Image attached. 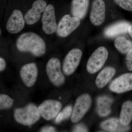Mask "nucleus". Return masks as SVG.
I'll list each match as a JSON object with an SVG mask.
<instances>
[{"label":"nucleus","mask_w":132,"mask_h":132,"mask_svg":"<svg viewBox=\"0 0 132 132\" xmlns=\"http://www.w3.org/2000/svg\"><path fill=\"white\" fill-rule=\"evenodd\" d=\"M47 3L44 0H36L33 3L32 8L26 13L24 19L26 24L33 25L40 19L41 14L46 7Z\"/></svg>","instance_id":"12"},{"label":"nucleus","mask_w":132,"mask_h":132,"mask_svg":"<svg viewBox=\"0 0 132 132\" xmlns=\"http://www.w3.org/2000/svg\"><path fill=\"white\" fill-rule=\"evenodd\" d=\"M130 23L126 21H120L111 25L105 29L104 34L107 38H112L128 32Z\"/></svg>","instance_id":"15"},{"label":"nucleus","mask_w":132,"mask_h":132,"mask_svg":"<svg viewBox=\"0 0 132 132\" xmlns=\"http://www.w3.org/2000/svg\"><path fill=\"white\" fill-rule=\"evenodd\" d=\"M25 22L21 11L18 10H14L7 23V30L10 34H17L24 28Z\"/></svg>","instance_id":"14"},{"label":"nucleus","mask_w":132,"mask_h":132,"mask_svg":"<svg viewBox=\"0 0 132 132\" xmlns=\"http://www.w3.org/2000/svg\"><path fill=\"white\" fill-rule=\"evenodd\" d=\"M20 75L24 85L27 87H32L34 85L38 78L37 65L34 63L26 64L21 69Z\"/></svg>","instance_id":"13"},{"label":"nucleus","mask_w":132,"mask_h":132,"mask_svg":"<svg viewBox=\"0 0 132 132\" xmlns=\"http://www.w3.org/2000/svg\"><path fill=\"white\" fill-rule=\"evenodd\" d=\"M41 116L38 108L30 104L23 108L15 110L14 116L17 123L24 126H31L36 123Z\"/></svg>","instance_id":"2"},{"label":"nucleus","mask_w":132,"mask_h":132,"mask_svg":"<svg viewBox=\"0 0 132 132\" xmlns=\"http://www.w3.org/2000/svg\"><path fill=\"white\" fill-rule=\"evenodd\" d=\"M120 122L124 126H128L132 120V101H127L122 105L120 115Z\"/></svg>","instance_id":"20"},{"label":"nucleus","mask_w":132,"mask_h":132,"mask_svg":"<svg viewBox=\"0 0 132 132\" xmlns=\"http://www.w3.org/2000/svg\"><path fill=\"white\" fill-rule=\"evenodd\" d=\"M73 132H88L87 128L83 125L82 124H79L76 125L73 128Z\"/></svg>","instance_id":"26"},{"label":"nucleus","mask_w":132,"mask_h":132,"mask_svg":"<svg viewBox=\"0 0 132 132\" xmlns=\"http://www.w3.org/2000/svg\"><path fill=\"white\" fill-rule=\"evenodd\" d=\"M55 128L52 126H48L43 128L41 130V132H53L56 131Z\"/></svg>","instance_id":"27"},{"label":"nucleus","mask_w":132,"mask_h":132,"mask_svg":"<svg viewBox=\"0 0 132 132\" xmlns=\"http://www.w3.org/2000/svg\"><path fill=\"white\" fill-rule=\"evenodd\" d=\"M17 49L21 52H29L36 57L45 54L46 46L39 36L33 32L24 33L20 36L16 42Z\"/></svg>","instance_id":"1"},{"label":"nucleus","mask_w":132,"mask_h":132,"mask_svg":"<svg viewBox=\"0 0 132 132\" xmlns=\"http://www.w3.org/2000/svg\"><path fill=\"white\" fill-rule=\"evenodd\" d=\"M114 1L123 9L132 12V0H114Z\"/></svg>","instance_id":"24"},{"label":"nucleus","mask_w":132,"mask_h":132,"mask_svg":"<svg viewBox=\"0 0 132 132\" xmlns=\"http://www.w3.org/2000/svg\"><path fill=\"white\" fill-rule=\"evenodd\" d=\"M89 5V0H72L71 4L72 15L82 20L86 16Z\"/></svg>","instance_id":"16"},{"label":"nucleus","mask_w":132,"mask_h":132,"mask_svg":"<svg viewBox=\"0 0 132 132\" xmlns=\"http://www.w3.org/2000/svg\"><path fill=\"white\" fill-rule=\"evenodd\" d=\"M80 20L77 17L66 14L62 18L57 27L56 32L61 38H65L75 31L80 24Z\"/></svg>","instance_id":"6"},{"label":"nucleus","mask_w":132,"mask_h":132,"mask_svg":"<svg viewBox=\"0 0 132 132\" xmlns=\"http://www.w3.org/2000/svg\"><path fill=\"white\" fill-rule=\"evenodd\" d=\"M101 127L103 130L108 132H126L130 129L129 126L121 125L119 120L112 118L104 121L101 123Z\"/></svg>","instance_id":"19"},{"label":"nucleus","mask_w":132,"mask_h":132,"mask_svg":"<svg viewBox=\"0 0 132 132\" xmlns=\"http://www.w3.org/2000/svg\"><path fill=\"white\" fill-rule=\"evenodd\" d=\"M108 57V52L106 48L100 47L90 56L86 65L89 73L94 74L100 70L104 65Z\"/></svg>","instance_id":"3"},{"label":"nucleus","mask_w":132,"mask_h":132,"mask_svg":"<svg viewBox=\"0 0 132 132\" xmlns=\"http://www.w3.org/2000/svg\"><path fill=\"white\" fill-rule=\"evenodd\" d=\"M106 7L104 0H94L92 3L90 18L93 25L99 26L105 19Z\"/></svg>","instance_id":"11"},{"label":"nucleus","mask_w":132,"mask_h":132,"mask_svg":"<svg viewBox=\"0 0 132 132\" xmlns=\"http://www.w3.org/2000/svg\"><path fill=\"white\" fill-rule=\"evenodd\" d=\"M82 54V51L79 48H73L68 52L62 64V71L66 75H71L75 72L80 64Z\"/></svg>","instance_id":"7"},{"label":"nucleus","mask_w":132,"mask_h":132,"mask_svg":"<svg viewBox=\"0 0 132 132\" xmlns=\"http://www.w3.org/2000/svg\"><path fill=\"white\" fill-rule=\"evenodd\" d=\"M128 33L132 38V24L130 25L128 28Z\"/></svg>","instance_id":"29"},{"label":"nucleus","mask_w":132,"mask_h":132,"mask_svg":"<svg viewBox=\"0 0 132 132\" xmlns=\"http://www.w3.org/2000/svg\"><path fill=\"white\" fill-rule=\"evenodd\" d=\"M6 66V61L2 57L0 58V71L2 72L5 70Z\"/></svg>","instance_id":"28"},{"label":"nucleus","mask_w":132,"mask_h":132,"mask_svg":"<svg viewBox=\"0 0 132 132\" xmlns=\"http://www.w3.org/2000/svg\"><path fill=\"white\" fill-rule=\"evenodd\" d=\"M114 46L118 51L122 54H127L132 48V42L127 40L124 37L119 36L114 42Z\"/></svg>","instance_id":"21"},{"label":"nucleus","mask_w":132,"mask_h":132,"mask_svg":"<svg viewBox=\"0 0 132 132\" xmlns=\"http://www.w3.org/2000/svg\"><path fill=\"white\" fill-rule=\"evenodd\" d=\"M62 108L61 102L58 101L48 100L40 104L38 109L41 116L47 120L56 118Z\"/></svg>","instance_id":"8"},{"label":"nucleus","mask_w":132,"mask_h":132,"mask_svg":"<svg viewBox=\"0 0 132 132\" xmlns=\"http://www.w3.org/2000/svg\"><path fill=\"white\" fill-rule=\"evenodd\" d=\"M92 103V98L89 94H84L79 96L73 109L71 121L73 123L79 121L90 108Z\"/></svg>","instance_id":"5"},{"label":"nucleus","mask_w":132,"mask_h":132,"mask_svg":"<svg viewBox=\"0 0 132 132\" xmlns=\"http://www.w3.org/2000/svg\"><path fill=\"white\" fill-rule=\"evenodd\" d=\"M116 71L112 67H107L102 70L97 76L95 82L96 86L101 88L105 86L115 75Z\"/></svg>","instance_id":"17"},{"label":"nucleus","mask_w":132,"mask_h":132,"mask_svg":"<svg viewBox=\"0 0 132 132\" xmlns=\"http://www.w3.org/2000/svg\"><path fill=\"white\" fill-rule=\"evenodd\" d=\"M112 92L120 94L132 90V73L123 74L115 79L110 84Z\"/></svg>","instance_id":"10"},{"label":"nucleus","mask_w":132,"mask_h":132,"mask_svg":"<svg viewBox=\"0 0 132 132\" xmlns=\"http://www.w3.org/2000/svg\"><path fill=\"white\" fill-rule=\"evenodd\" d=\"M73 109L71 106L66 107L59 113L55 118V123L58 124L67 119H68L72 115Z\"/></svg>","instance_id":"22"},{"label":"nucleus","mask_w":132,"mask_h":132,"mask_svg":"<svg viewBox=\"0 0 132 132\" xmlns=\"http://www.w3.org/2000/svg\"><path fill=\"white\" fill-rule=\"evenodd\" d=\"M1 34V31H0V34Z\"/></svg>","instance_id":"30"},{"label":"nucleus","mask_w":132,"mask_h":132,"mask_svg":"<svg viewBox=\"0 0 132 132\" xmlns=\"http://www.w3.org/2000/svg\"><path fill=\"white\" fill-rule=\"evenodd\" d=\"M42 29L45 34L51 35L56 31V23L54 8L52 5L47 6L42 17Z\"/></svg>","instance_id":"9"},{"label":"nucleus","mask_w":132,"mask_h":132,"mask_svg":"<svg viewBox=\"0 0 132 132\" xmlns=\"http://www.w3.org/2000/svg\"><path fill=\"white\" fill-rule=\"evenodd\" d=\"M46 72L50 80L55 86H60L65 82V79L59 59L53 57L50 59L46 66Z\"/></svg>","instance_id":"4"},{"label":"nucleus","mask_w":132,"mask_h":132,"mask_svg":"<svg viewBox=\"0 0 132 132\" xmlns=\"http://www.w3.org/2000/svg\"><path fill=\"white\" fill-rule=\"evenodd\" d=\"M113 100L108 96H100L97 99V112L101 117H106L110 114Z\"/></svg>","instance_id":"18"},{"label":"nucleus","mask_w":132,"mask_h":132,"mask_svg":"<svg viewBox=\"0 0 132 132\" xmlns=\"http://www.w3.org/2000/svg\"><path fill=\"white\" fill-rule=\"evenodd\" d=\"M126 64L128 69L132 71V48L128 51L126 57Z\"/></svg>","instance_id":"25"},{"label":"nucleus","mask_w":132,"mask_h":132,"mask_svg":"<svg viewBox=\"0 0 132 132\" xmlns=\"http://www.w3.org/2000/svg\"><path fill=\"white\" fill-rule=\"evenodd\" d=\"M14 103V100L9 95L5 94L0 95L1 110L10 108Z\"/></svg>","instance_id":"23"}]
</instances>
